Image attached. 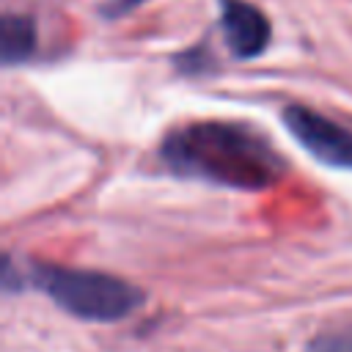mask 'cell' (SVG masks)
Returning a JSON list of instances; mask_svg holds the SVG:
<instances>
[{
	"mask_svg": "<svg viewBox=\"0 0 352 352\" xmlns=\"http://www.w3.org/2000/svg\"><path fill=\"white\" fill-rule=\"evenodd\" d=\"M162 160L179 176L234 190H264L286 170L267 138L228 121H198L170 132L162 143Z\"/></svg>",
	"mask_w": 352,
	"mask_h": 352,
	"instance_id": "obj_1",
	"label": "cell"
},
{
	"mask_svg": "<svg viewBox=\"0 0 352 352\" xmlns=\"http://www.w3.org/2000/svg\"><path fill=\"white\" fill-rule=\"evenodd\" d=\"M30 278L33 286L55 305L85 322H118L143 302V292L138 286L96 270L38 264Z\"/></svg>",
	"mask_w": 352,
	"mask_h": 352,
	"instance_id": "obj_2",
	"label": "cell"
},
{
	"mask_svg": "<svg viewBox=\"0 0 352 352\" xmlns=\"http://www.w3.org/2000/svg\"><path fill=\"white\" fill-rule=\"evenodd\" d=\"M283 124L294 135V140L314 154L319 162L333 168L352 170V132L327 116L308 107H289L283 113Z\"/></svg>",
	"mask_w": 352,
	"mask_h": 352,
	"instance_id": "obj_3",
	"label": "cell"
},
{
	"mask_svg": "<svg viewBox=\"0 0 352 352\" xmlns=\"http://www.w3.org/2000/svg\"><path fill=\"white\" fill-rule=\"evenodd\" d=\"M223 33L236 58H256L270 44L267 16L245 0H223Z\"/></svg>",
	"mask_w": 352,
	"mask_h": 352,
	"instance_id": "obj_4",
	"label": "cell"
},
{
	"mask_svg": "<svg viewBox=\"0 0 352 352\" xmlns=\"http://www.w3.org/2000/svg\"><path fill=\"white\" fill-rule=\"evenodd\" d=\"M0 47H3V60L6 63L25 60L36 47V25H33V19L30 16H19V14H6L3 16Z\"/></svg>",
	"mask_w": 352,
	"mask_h": 352,
	"instance_id": "obj_5",
	"label": "cell"
},
{
	"mask_svg": "<svg viewBox=\"0 0 352 352\" xmlns=\"http://www.w3.org/2000/svg\"><path fill=\"white\" fill-rule=\"evenodd\" d=\"M305 352H352V330L324 333L316 341H311Z\"/></svg>",
	"mask_w": 352,
	"mask_h": 352,
	"instance_id": "obj_6",
	"label": "cell"
},
{
	"mask_svg": "<svg viewBox=\"0 0 352 352\" xmlns=\"http://www.w3.org/2000/svg\"><path fill=\"white\" fill-rule=\"evenodd\" d=\"M138 3H143V0H113V3L107 6V14H113V16L126 14V11H132Z\"/></svg>",
	"mask_w": 352,
	"mask_h": 352,
	"instance_id": "obj_7",
	"label": "cell"
}]
</instances>
